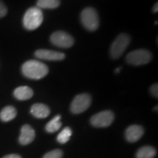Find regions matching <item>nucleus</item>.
<instances>
[{
	"mask_svg": "<svg viewBox=\"0 0 158 158\" xmlns=\"http://www.w3.org/2000/svg\"><path fill=\"white\" fill-rule=\"evenodd\" d=\"M81 21L84 27L89 31H94L99 27V16L97 11L92 7H86L81 14Z\"/></svg>",
	"mask_w": 158,
	"mask_h": 158,
	"instance_id": "nucleus-3",
	"label": "nucleus"
},
{
	"mask_svg": "<svg viewBox=\"0 0 158 158\" xmlns=\"http://www.w3.org/2000/svg\"><path fill=\"white\" fill-rule=\"evenodd\" d=\"M71 135H72V130L70 128L68 127H65L57 136V141L60 143H65L70 140Z\"/></svg>",
	"mask_w": 158,
	"mask_h": 158,
	"instance_id": "nucleus-18",
	"label": "nucleus"
},
{
	"mask_svg": "<svg viewBox=\"0 0 158 158\" xmlns=\"http://www.w3.org/2000/svg\"><path fill=\"white\" fill-rule=\"evenodd\" d=\"M150 92H151L152 94L155 98H157L158 96V86H157V84H153L152 86H151L150 88Z\"/></svg>",
	"mask_w": 158,
	"mask_h": 158,
	"instance_id": "nucleus-21",
	"label": "nucleus"
},
{
	"mask_svg": "<svg viewBox=\"0 0 158 158\" xmlns=\"http://www.w3.org/2000/svg\"><path fill=\"white\" fill-rule=\"evenodd\" d=\"M37 5L40 9H55L60 5V0H37Z\"/></svg>",
	"mask_w": 158,
	"mask_h": 158,
	"instance_id": "nucleus-17",
	"label": "nucleus"
},
{
	"mask_svg": "<svg viewBox=\"0 0 158 158\" xmlns=\"http://www.w3.org/2000/svg\"><path fill=\"white\" fill-rule=\"evenodd\" d=\"M14 96L19 100H26L30 99L34 94L33 90L27 86H19L14 90Z\"/></svg>",
	"mask_w": 158,
	"mask_h": 158,
	"instance_id": "nucleus-13",
	"label": "nucleus"
},
{
	"mask_svg": "<svg viewBox=\"0 0 158 158\" xmlns=\"http://www.w3.org/2000/svg\"><path fill=\"white\" fill-rule=\"evenodd\" d=\"M35 55L37 58L49 61H60L65 58V55L62 52L46 49L37 50L35 51Z\"/></svg>",
	"mask_w": 158,
	"mask_h": 158,
	"instance_id": "nucleus-9",
	"label": "nucleus"
},
{
	"mask_svg": "<svg viewBox=\"0 0 158 158\" xmlns=\"http://www.w3.org/2000/svg\"><path fill=\"white\" fill-rule=\"evenodd\" d=\"M50 108L43 103H35L31 108V114L36 118H46L50 114Z\"/></svg>",
	"mask_w": 158,
	"mask_h": 158,
	"instance_id": "nucleus-12",
	"label": "nucleus"
},
{
	"mask_svg": "<svg viewBox=\"0 0 158 158\" xmlns=\"http://www.w3.org/2000/svg\"><path fill=\"white\" fill-rule=\"evenodd\" d=\"M120 70H121V68H118V69H116V70H115V72L116 73H118L120 71Z\"/></svg>",
	"mask_w": 158,
	"mask_h": 158,
	"instance_id": "nucleus-24",
	"label": "nucleus"
},
{
	"mask_svg": "<svg viewBox=\"0 0 158 158\" xmlns=\"http://www.w3.org/2000/svg\"><path fill=\"white\" fill-rule=\"evenodd\" d=\"M7 13V9L2 1L0 0V18L5 16Z\"/></svg>",
	"mask_w": 158,
	"mask_h": 158,
	"instance_id": "nucleus-20",
	"label": "nucleus"
},
{
	"mask_svg": "<svg viewBox=\"0 0 158 158\" xmlns=\"http://www.w3.org/2000/svg\"><path fill=\"white\" fill-rule=\"evenodd\" d=\"M23 74L27 78L39 80L48 73V68L44 63L37 60H29L22 65Z\"/></svg>",
	"mask_w": 158,
	"mask_h": 158,
	"instance_id": "nucleus-1",
	"label": "nucleus"
},
{
	"mask_svg": "<svg viewBox=\"0 0 158 158\" xmlns=\"http://www.w3.org/2000/svg\"><path fill=\"white\" fill-rule=\"evenodd\" d=\"M143 128L140 125H131L126 130L125 137L129 142H136L142 137Z\"/></svg>",
	"mask_w": 158,
	"mask_h": 158,
	"instance_id": "nucleus-11",
	"label": "nucleus"
},
{
	"mask_svg": "<svg viewBox=\"0 0 158 158\" xmlns=\"http://www.w3.org/2000/svg\"><path fill=\"white\" fill-rule=\"evenodd\" d=\"M156 155V150L152 147H141L136 154V157L137 158H153Z\"/></svg>",
	"mask_w": 158,
	"mask_h": 158,
	"instance_id": "nucleus-16",
	"label": "nucleus"
},
{
	"mask_svg": "<svg viewBox=\"0 0 158 158\" xmlns=\"http://www.w3.org/2000/svg\"><path fill=\"white\" fill-rule=\"evenodd\" d=\"M51 42L59 48H70L74 44L73 37L68 33L62 31H57L51 36Z\"/></svg>",
	"mask_w": 158,
	"mask_h": 158,
	"instance_id": "nucleus-7",
	"label": "nucleus"
},
{
	"mask_svg": "<svg viewBox=\"0 0 158 158\" xmlns=\"http://www.w3.org/2000/svg\"><path fill=\"white\" fill-rule=\"evenodd\" d=\"M151 59V53L145 49H138L132 51L126 57L127 62L133 65L146 64L150 62Z\"/></svg>",
	"mask_w": 158,
	"mask_h": 158,
	"instance_id": "nucleus-5",
	"label": "nucleus"
},
{
	"mask_svg": "<svg viewBox=\"0 0 158 158\" xmlns=\"http://www.w3.org/2000/svg\"><path fill=\"white\" fill-rule=\"evenodd\" d=\"M35 138V132L34 129L29 124L23 125L21 130V135L19 137V142L22 145H27L34 141Z\"/></svg>",
	"mask_w": 158,
	"mask_h": 158,
	"instance_id": "nucleus-10",
	"label": "nucleus"
},
{
	"mask_svg": "<svg viewBox=\"0 0 158 158\" xmlns=\"http://www.w3.org/2000/svg\"><path fill=\"white\" fill-rule=\"evenodd\" d=\"M114 120V114L110 110H103L91 118V124L95 127H106Z\"/></svg>",
	"mask_w": 158,
	"mask_h": 158,
	"instance_id": "nucleus-8",
	"label": "nucleus"
},
{
	"mask_svg": "<svg viewBox=\"0 0 158 158\" xmlns=\"http://www.w3.org/2000/svg\"><path fill=\"white\" fill-rule=\"evenodd\" d=\"M91 102H92V98L89 94L84 93L78 94L74 98L71 103V111L76 114L83 113L89 108Z\"/></svg>",
	"mask_w": 158,
	"mask_h": 158,
	"instance_id": "nucleus-6",
	"label": "nucleus"
},
{
	"mask_svg": "<svg viewBox=\"0 0 158 158\" xmlns=\"http://www.w3.org/2000/svg\"><path fill=\"white\" fill-rule=\"evenodd\" d=\"M17 115L16 109L13 106H7L2 110L0 113V118L3 122H10L14 119Z\"/></svg>",
	"mask_w": 158,
	"mask_h": 158,
	"instance_id": "nucleus-14",
	"label": "nucleus"
},
{
	"mask_svg": "<svg viewBox=\"0 0 158 158\" xmlns=\"http://www.w3.org/2000/svg\"><path fill=\"white\" fill-rule=\"evenodd\" d=\"M61 116L60 115H57L53 118L50 122L45 126V130L48 133H54L57 130L60 129L62 127V122L60 121Z\"/></svg>",
	"mask_w": 158,
	"mask_h": 158,
	"instance_id": "nucleus-15",
	"label": "nucleus"
},
{
	"mask_svg": "<svg viewBox=\"0 0 158 158\" xmlns=\"http://www.w3.org/2000/svg\"><path fill=\"white\" fill-rule=\"evenodd\" d=\"M62 155L63 153L62 150L55 149L45 154L43 158H62Z\"/></svg>",
	"mask_w": 158,
	"mask_h": 158,
	"instance_id": "nucleus-19",
	"label": "nucleus"
},
{
	"mask_svg": "<svg viewBox=\"0 0 158 158\" xmlns=\"http://www.w3.org/2000/svg\"><path fill=\"white\" fill-rule=\"evenodd\" d=\"M3 158H21V157L16 154H13V155H6Z\"/></svg>",
	"mask_w": 158,
	"mask_h": 158,
	"instance_id": "nucleus-22",
	"label": "nucleus"
},
{
	"mask_svg": "<svg viewBox=\"0 0 158 158\" xmlns=\"http://www.w3.org/2000/svg\"><path fill=\"white\" fill-rule=\"evenodd\" d=\"M157 6H158V5H157V3H155V5H154V7H153V11H154V13H157Z\"/></svg>",
	"mask_w": 158,
	"mask_h": 158,
	"instance_id": "nucleus-23",
	"label": "nucleus"
},
{
	"mask_svg": "<svg viewBox=\"0 0 158 158\" xmlns=\"http://www.w3.org/2000/svg\"><path fill=\"white\" fill-rule=\"evenodd\" d=\"M130 43V37L127 34L122 33L116 37L112 43L110 49V56L113 59H118L124 54Z\"/></svg>",
	"mask_w": 158,
	"mask_h": 158,
	"instance_id": "nucleus-4",
	"label": "nucleus"
},
{
	"mask_svg": "<svg viewBox=\"0 0 158 158\" xmlns=\"http://www.w3.org/2000/svg\"><path fill=\"white\" fill-rule=\"evenodd\" d=\"M43 14L41 9L37 7H30L23 15V23L24 27L28 30H34L42 24Z\"/></svg>",
	"mask_w": 158,
	"mask_h": 158,
	"instance_id": "nucleus-2",
	"label": "nucleus"
}]
</instances>
